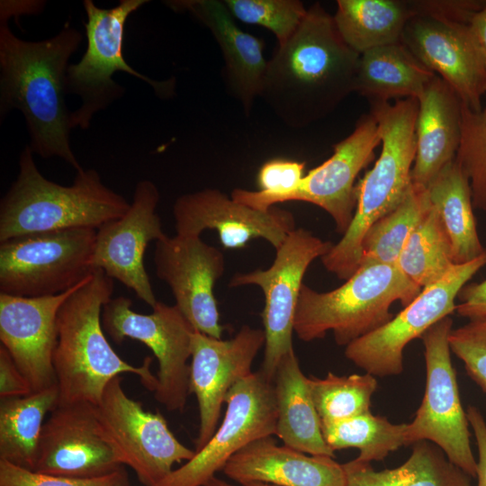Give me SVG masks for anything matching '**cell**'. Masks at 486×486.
Instances as JSON below:
<instances>
[{"label": "cell", "mask_w": 486, "mask_h": 486, "mask_svg": "<svg viewBox=\"0 0 486 486\" xmlns=\"http://www.w3.org/2000/svg\"><path fill=\"white\" fill-rule=\"evenodd\" d=\"M359 56L317 2L267 60L260 97L287 126L307 127L355 92Z\"/></svg>", "instance_id": "6da1fadb"}, {"label": "cell", "mask_w": 486, "mask_h": 486, "mask_svg": "<svg viewBox=\"0 0 486 486\" xmlns=\"http://www.w3.org/2000/svg\"><path fill=\"white\" fill-rule=\"evenodd\" d=\"M82 33L67 23L55 36L40 41L16 37L0 25V112L19 110L30 134L32 153L58 157L82 168L70 146V114L65 95L68 60Z\"/></svg>", "instance_id": "7a4b0ae2"}, {"label": "cell", "mask_w": 486, "mask_h": 486, "mask_svg": "<svg viewBox=\"0 0 486 486\" xmlns=\"http://www.w3.org/2000/svg\"><path fill=\"white\" fill-rule=\"evenodd\" d=\"M112 292L113 279L95 269L58 310L53 355L58 405L86 402L97 406L107 384L124 373L139 376L149 391L156 389L152 358L148 356L140 366H133L116 354L104 336L102 310Z\"/></svg>", "instance_id": "3957f363"}, {"label": "cell", "mask_w": 486, "mask_h": 486, "mask_svg": "<svg viewBox=\"0 0 486 486\" xmlns=\"http://www.w3.org/2000/svg\"><path fill=\"white\" fill-rule=\"evenodd\" d=\"M370 104V113L380 130L382 151L374 167L356 185V205L349 227L321 257L327 271L343 280L359 267L362 241L367 230L400 203L412 184L418 99H398L394 104L377 101Z\"/></svg>", "instance_id": "277c9868"}, {"label": "cell", "mask_w": 486, "mask_h": 486, "mask_svg": "<svg viewBox=\"0 0 486 486\" xmlns=\"http://www.w3.org/2000/svg\"><path fill=\"white\" fill-rule=\"evenodd\" d=\"M26 145L19 173L0 202V242L38 232L88 228L98 230L122 217L130 203L107 187L94 169L76 171L71 185L45 178Z\"/></svg>", "instance_id": "5b68a950"}, {"label": "cell", "mask_w": 486, "mask_h": 486, "mask_svg": "<svg viewBox=\"0 0 486 486\" xmlns=\"http://www.w3.org/2000/svg\"><path fill=\"white\" fill-rule=\"evenodd\" d=\"M421 291L395 265L363 262L332 291L318 292L302 284L293 331L305 342L332 331L336 343L346 346L391 320L394 302L406 307Z\"/></svg>", "instance_id": "8992f818"}, {"label": "cell", "mask_w": 486, "mask_h": 486, "mask_svg": "<svg viewBox=\"0 0 486 486\" xmlns=\"http://www.w3.org/2000/svg\"><path fill=\"white\" fill-rule=\"evenodd\" d=\"M147 0H121L110 9L97 7L92 0L83 5L87 21L85 22L86 50L76 64L67 70L68 94L80 97L81 104L70 114L71 129L90 127L94 115L121 98L125 89L112 76L123 71L148 84L160 98L173 95L175 82L157 81L140 74L124 59L122 43L128 17Z\"/></svg>", "instance_id": "52a82bcc"}, {"label": "cell", "mask_w": 486, "mask_h": 486, "mask_svg": "<svg viewBox=\"0 0 486 486\" xmlns=\"http://www.w3.org/2000/svg\"><path fill=\"white\" fill-rule=\"evenodd\" d=\"M96 230L38 232L0 242V293H62L91 275Z\"/></svg>", "instance_id": "ba28073f"}, {"label": "cell", "mask_w": 486, "mask_h": 486, "mask_svg": "<svg viewBox=\"0 0 486 486\" xmlns=\"http://www.w3.org/2000/svg\"><path fill=\"white\" fill-rule=\"evenodd\" d=\"M452 326L447 316L420 338L425 347L426 389L414 419L407 424L405 441L406 446L423 440L436 445L451 463L475 478L477 461L471 448L469 421L451 361Z\"/></svg>", "instance_id": "9c48e42d"}, {"label": "cell", "mask_w": 486, "mask_h": 486, "mask_svg": "<svg viewBox=\"0 0 486 486\" xmlns=\"http://www.w3.org/2000/svg\"><path fill=\"white\" fill-rule=\"evenodd\" d=\"M332 246L303 228H295L275 249L268 268L238 273L230 281V287L256 285L263 292L261 317L266 342L259 371L270 381L274 382L282 358L293 350V322L303 276L310 265Z\"/></svg>", "instance_id": "30bf717a"}, {"label": "cell", "mask_w": 486, "mask_h": 486, "mask_svg": "<svg viewBox=\"0 0 486 486\" xmlns=\"http://www.w3.org/2000/svg\"><path fill=\"white\" fill-rule=\"evenodd\" d=\"M130 298H111L103 307L102 326L113 342L140 341L158 362L155 399L169 411H182L189 392L192 337L195 331L176 306L157 302L149 314L131 309Z\"/></svg>", "instance_id": "8fae6325"}, {"label": "cell", "mask_w": 486, "mask_h": 486, "mask_svg": "<svg viewBox=\"0 0 486 486\" xmlns=\"http://www.w3.org/2000/svg\"><path fill=\"white\" fill-rule=\"evenodd\" d=\"M485 266L486 249L472 261L454 265L387 323L348 344L346 357L374 376L401 374L405 346L456 310L455 299L461 290Z\"/></svg>", "instance_id": "7c38bea8"}, {"label": "cell", "mask_w": 486, "mask_h": 486, "mask_svg": "<svg viewBox=\"0 0 486 486\" xmlns=\"http://www.w3.org/2000/svg\"><path fill=\"white\" fill-rule=\"evenodd\" d=\"M221 423L211 439L184 465L153 486H203L248 444L275 435L274 382L253 372L229 392Z\"/></svg>", "instance_id": "4fadbf2b"}, {"label": "cell", "mask_w": 486, "mask_h": 486, "mask_svg": "<svg viewBox=\"0 0 486 486\" xmlns=\"http://www.w3.org/2000/svg\"><path fill=\"white\" fill-rule=\"evenodd\" d=\"M122 378H113L96 407L97 416L130 466L145 486L166 478L175 464L187 462L195 454L171 432L164 417L145 410L140 401L128 397Z\"/></svg>", "instance_id": "5bb4252c"}, {"label": "cell", "mask_w": 486, "mask_h": 486, "mask_svg": "<svg viewBox=\"0 0 486 486\" xmlns=\"http://www.w3.org/2000/svg\"><path fill=\"white\" fill-rule=\"evenodd\" d=\"M124 465L123 455L104 428L94 405L58 404L51 410L42 428L34 472L91 479Z\"/></svg>", "instance_id": "9a60e30c"}, {"label": "cell", "mask_w": 486, "mask_h": 486, "mask_svg": "<svg viewBox=\"0 0 486 486\" xmlns=\"http://www.w3.org/2000/svg\"><path fill=\"white\" fill-rule=\"evenodd\" d=\"M153 261L157 276L169 286L175 305L194 330L221 338L214 287L225 270L222 251L200 236L166 235L156 241Z\"/></svg>", "instance_id": "2e32d148"}, {"label": "cell", "mask_w": 486, "mask_h": 486, "mask_svg": "<svg viewBox=\"0 0 486 486\" xmlns=\"http://www.w3.org/2000/svg\"><path fill=\"white\" fill-rule=\"evenodd\" d=\"M158 201L153 182H139L127 212L96 230L93 256L94 269L120 281L151 308L158 301L143 259L149 242L166 236L157 212Z\"/></svg>", "instance_id": "e0dca14e"}, {"label": "cell", "mask_w": 486, "mask_h": 486, "mask_svg": "<svg viewBox=\"0 0 486 486\" xmlns=\"http://www.w3.org/2000/svg\"><path fill=\"white\" fill-rule=\"evenodd\" d=\"M265 342L264 330L248 325L227 340L194 332L189 392L196 397L200 420L194 451L214 434L229 392L253 373L252 364Z\"/></svg>", "instance_id": "ac0fdd59"}, {"label": "cell", "mask_w": 486, "mask_h": 486, "mask_svg": "<svg viewBox=\"0 0 486 486\" xmlns=\"http://www.w3.org/2000/svg\"><path fill=\"white\" fill-rule=\"evenodd\" d=\"M173 216L176 234L200 236L205 230H214L227 249L242 248L254 238H263L276 249L295 229L291 212L275 206L257 210L215 188L179 196Z\"/></svg>", "instance_id": "d6986e66"}, {"label": "cell", "mask_w": 486, "mask_h": 486, "mask_svg": "<svg viewBox=\"0 0 486 486\" xmlns=\"http://www.w3.org/2000/svg\"><path fill=\"white\" fill-rule=\"evenodd\" d=\"M400 41L428 69L446 81L463 104L480 110L486 94V67L468 23L415 15Z\"/></svg>", "instance_id": "ffe728a7"}, {"label": "cell", "mask_w": 486, "mask_h": 486, "mask_svg": "<svg viewBox=\"0 0 486 486\" xmlns=\"http://www.w3.org/2000/svg\"><path fill=\"white\" fill-rule=\"evenodd\" d=\"M91 275L56 295L22 297L0 293L1 345L29 382L32 392L57 385L53 355L58 339V312L67 298Z\"/></svg>", "instance_id": "44dd1931"}, {"label": "cell", "mask_w": 486, "mask_h": 486, "mask_svg": "<svg viewBox=\"0 0 486 486\" xmlns=\"http://www.w3.org/2000/svg\"><path fill=\"white\" fill-rule=\"evenodd\" d=\"M381 142L377 122L369 112L357 122L355 130L333 147V154L304 176L290 201L315 204L333 219L336 230L344 234L353 219L356 205V179L373 159Z\"/></svg>", "instance_id": "7402d4cb"}, {"label": "cell", "mask_w": 486, "mask_h": 486, "mask_svg": "<svg viewBox=\"0 0 486 486\" xmlns=\"http://www.w3.org/2000/svg\"><path fill=\"white\" fill-rule=\"evenodd\" d=\"M166 3L176 12L189 13L208 28L222 53L227 89L249 114L256 98L260 97L267 65L264 41L236 24L223 0Z\"/></svg>", "instance_id": "603a6c76"}, {"label": "cell", "mask_w": 486, "mask_h": 486, "mask_svg": "<svg viewBox=\"0 0 486 486\" xmlns=\"http://www.w3.org/2000/svg\"><path fill=\"white\" fill-rule=\"evenodd\" d=\"M222 471L239 485L262 482L275 486H346L343 464L333 457L310 455L285 445L278 446L273 436L246 446Z\"/></svg>", "instance_id": "cb8c5ba5"}, {"label": "cell", "mask_w": 486, "mask_h": 486, "mask_svg": "<svg viewBox=\"0 0 486 486\" xmlns=\"http://www.w3.org/2000/svg\"><path fill=\"white\" fill-rule=\"evenodd\" d=\"M418 102L417 151L411 183L427 188L455 158L461 139L463 102L437 75L427 86Z\"/></svg>", "instance_id": "d4e9b609"}, {"label": "cell", "mask_w": 486, "mask_h": 486, "mask_svg": "<svg viewBox=\"0 0 486 486\" xmlns=\"http://www.w3.org/2000/svg\"><path fill=\"white\" fill-rule=\"evenodd\" d=\"M275 436L284 445L310 455L335 457L326 444L320 419L298 358L292 350L280 361L274 378Z\"/></svg>", "instance_id": "484cf974"}, {"label": "cell", "mask_w": 486, "mask_h": 486, "mask_svg": "<svg viewBox=\"0 0 486 486\" xmlns=\"http://www.w3.org/2000/svg\"><path fill=\"white\" fill-rule=\"evenodd\" d=\"M436 76L399 41L360 54L355 92L369 102L418 99Z\"/></svg>", "instance_id": "4316f807"}, {"label": "cell", "mask_w": 486, "mask_h": 486, "mask_svg": "<svg viewBox=\"0 0 486 486\" xmlns=\"http://www.w3.org/2000/svg\"><path fill=\"white\" fill-rule=\"evenodd\" d=\"M427 192L447 236L454 264L480 256L486 248L478 236L470 183L455 160L440 171Z\"/></svg>", "instance_id": "83f0119b"}, {"label": "cell", "mask_w": 486, "mask_h": 486, "mask_svg": "<svg viewBox=\"0 0 486 486\" xmlns=\"http://www.w3.org/2000/svg\"><path fill=\"white\" fill-rule=\"evenodd\" d=\"M346 486H472L471 476L451 463L435 444H413L410 456L393 469L375 471L356 459L343 464Z\"/></svg>", "instance_id": "f1b7e54d"}, {"label": "cell", "mask_w": 486, "mask_h": 486, "mask_svg": "<svg viewBox=\"0 0 486 486\" xmlns=\"http://www.w3.org/2000/svg\"><path fill=\"white\" fill-rule=\"evenodd\" d=\"M413 16L410 1L338 0L333 19L343 40L360 55L400 41Z\"/></svg>", "instance_id": "f546056e"}, {"label": "cell", "mask_w": 486, "mask_h": 486, "mask_svg": "<svg viewBox=\"0 0 486 486\" xmlns=\"http://www.w3.org/2000/svg\"><path fill=\"white\" fill-rule=\"evenodd\" d=\"M58 402V385L23 397L1 399L0 460L34 471L44 418Z\"/></svg>", "instance_id": "4dcf8cb0"}, {"label": "cell", "mask_w": 486, "mask_h": 486, "mask_svg": "<svg viewBox=\"0 0 486 486\" xmlns=\"http://www.w3.org/2000/svg\"><path fill=\"white\" fill-rule=\"evenodd\" d=\"M396 266L422 289L438 282L454 266L447 236L431 203L408 237Z\"/></svg>", "instance_id": "1f68e13d"}, {"label": "cell", "mask_w": 486, "mask_h": 486, "mask_svg": "<svg viewBox=\"0 0 486 486\" xmlns=\"http://www.w3.org/2000/svg\"><path fill=\"white\" fill-rule=\"evenodd\" d=\"M407 424H394L370 411L353 418L321 423V432L332 450L357 448L356 461H382L390 453L406 446Z\"/></svg>", "instance_id": "d6a6232c"}, {"label": "cell", "mask_w": 486, "mask_h": 486, "mask_svg": "<svg viewBox=\"0 0 486 486\" xmlns=\"http://www.w3.org/2000/svg\"><path fill=\"white\" fill-rule=\"evenodd\" d=\"M429 206L427 188L411 184L400 203L365 233L360 264L376 262L396 266L408 237Z\"/></svg>", "instance_id": "836d02e7"}, {"label": "cell", "mask_w": 486, "mask_h": 486, "mask_svg": "<svg viewBox=\"0 0 486 486\" xmlns=\"http://www.w3.org/2000/svg\"><path fill=\"white\" fill-rule=\"evenodd\" d=\"M311 397L321 423L338 421L370 411L371 399L377 388L374 375L309 377Z\"/></svg>", "instance_id": "e575fe53"}, {"label": "cell", "mask_w": 486, "mask_h": 486, "mask_svg": "<svg viewBox=\"0 0 486 486\" xmlns=\"http://www.w3.org/2000/svg\"><path fill=\"white\" fill-rule=\"evenodd\" d=\"M454 160L469 180L473 207L486 211V104L478 111L462 104L461 139Z\"/></svg>", "instance_id": "d590c367"}, {"label": "cell", "mask_w": 486, "mask_h": 486, "mask_svg": "<svg viewBox=\"0 0 486 486\" xmlns=\"http://www.w3.org/2000/svg\"><path fill=\"white\" fill-rule=\"evenodd\" d=\"M305 163L284 158L265 162L256 175L259 191L234 189L230 196L257 210H268L277 203L288 202L304 177Z\"/></svg>", "instance_id": "8d00e7d4"}, {"label": "cell", "mask_w": 486, "mask_h": 486, "mask_svg": "<svg viewBox=\"0 0 486 486\" xmlns=\"http://www.w3.org/2000/svg\"><path fill=\"white\" fill-rule=\"evenodd\" d=\"M237 20L270 31L277 45L285 43L305 18L308 9L299 0H223Z\"/></svg>", "instance_id": "74e56055"}, {"label": "cell", "mask_w": 486, "mask_h": 486, "mask_svg": "<svg viewBox=\"0 0 486 486\" xmlns=\"http://www.w3.org/2000/svg\"><path fill=\"white\" fill-rule=\"evenodd\" d=\"M449 346L464 363L468 375L486 393V318L452 329Z\"/></svg>", "instance_id": "f35d334b"}, {"label": "cell", "mask_w": 486, "mask_h": 486, "mask_svg": "<svg viewBox=\"0 0 486 486\" xmlns=\"http://www.w3.org/2000/svg\"><path fill=\"white\" fill-rule=\"evenodd\" d=\"M0 486H129V476L123 467L97 478H68L26 470L0 460Z\"/></svg>", "instance_id": "ab89813d"}, {"label": "cell", "mask_w": 486, "mask_h": 486, "mask_svg": "<svg viewBox=\"0 0 486 486\" xmlns=\"http://www.w3.org/2000/svg\"><path fill=\"white\" fill-rule=\"evenodd\" d=\"M486 1H410L415 15H427L450 21L469 23L472 15Z\"/></svg>", "instance_id": "60d3db41"}, {"label": "cell", "mask_w": 486, "mask_h": 486, "mask_svg": "<svg viewBox=\"0 0 486 486\" xmlns=\"http://www.w3.org/2000/svg\"><path fill=\"white\" fill-rule=\"evenodd\" d=\"M32 392L31 385L8 351L0 346V398L23 397Z\"/></svg>", "instance_id": "b9f144b4"}, {"label": "cell", "mask_w": 486, "mask_h": 486, "mask_svg": "<svg viewBox=\"0 0 486 486\" xmlns=\"http://www.w3.org/2000/svg\"><path fill=\"white\" fill-rule=\"evenodd\" d=\"M459 296L462 302L455 310L460 316L470 320L486 318V280L465 285Z\"/></svg>", "instance_id": "7bdbcfd3"}, {"label": "cell", "mask_w": 486, "mask_h": 486, "mask_svg": "<svg viewBox=\"0 0 486 486\" xmlns=\"http://www.w3.org/2000/svg\"><path fill=\"white\" fill-rule=\"evenodd\" d=\"M466 416L473 430L478 447L477 486H486V422L480 410L474 406L468 408Z\"/></svg>", "instance_id": "ee69618b"}, {"label": "cell", "mask_w": 486, "mask_h": 486, "mask_svg": "<svg viewBox=\"0 0 486 486\" xmlns=\"http://www.w3.org/2000/svg\"><path fill=\"white\" fill-rule=\"evenodd\" d=\"M45 2L43 1H1L0 18L1 23L7 22L11 17L22 14H35L42 11Z\"/></svg>", "instance_id": "f6af8a7d"}, {"label": "cell", "mask_w": 486, "mask_h": 486, "mask_svg": "<svg viewBox=\"0 0 486 486\" xmlns=\"http://www.w3.org/2000/svg\"><path fill=\"white\" fill-rule=\"evenodd\" d=\"M468 26L486 67V3L472 15Z\"/></svg>", "instance_id": "bcb514c9"}, {"label": "cell", "mask_w": 486, "mask_h": 486, "mask_svg": "<svg viewBox=\"0 0 486 486\" xmlns=\"http://www.w3.org/2000/svg\"><path fill=\"white\" fill-rule=\"evenodd\" d=\"M203 486H237V485H233L230 482H227L214 476L211 480H209ZM239 486H275V485H271V484H266V483H262V482H253V483H248V484L239 485Z\"/></svg>", "instance_id": "7dc6e473"}]
</instances>
